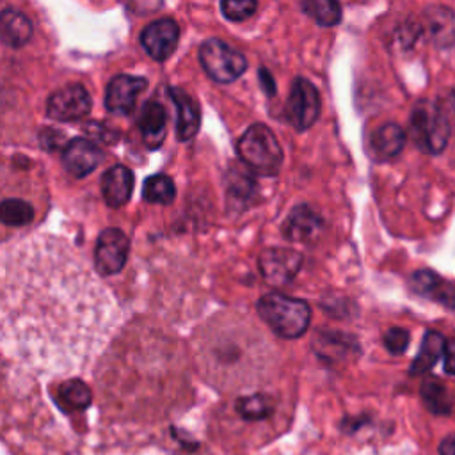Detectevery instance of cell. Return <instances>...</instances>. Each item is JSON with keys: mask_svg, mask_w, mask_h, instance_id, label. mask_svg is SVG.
<instances>
[{"mask_svg": "<svg viewBox=\"0 0 455 455\" xmlns=\"http://www.w3.org/2000/svg\"><path fill=\"white\" fill-rule=\"evenodd\" d=\"M101 162L100 148L84 137H75L68 142L62 153V164L66 171L75 178H84L92 172Z\"/></svg>", "mask_w": 455, "mask_h": 455, "instance_id": "7c38bea8", "label": "cell"}, {"mask_svg": "<svg viewBox=\"0 0 455 455\" xmlns=\"http://www.w3.org/2000/svg\"><path fill=\"white\" fill-rule=\"evenodd\" d=\"M322 217L307 204L295 206L283 222V235L291 242H309L322 231Z\"/></svg>", "mask_w": 455, "mask_h": 455, "instance_id": "9a60e30c", "label": "cell"}, {"mask_svg": "<svg viewBox=\"0 0 455 455\" xmlns=\"http://www.w3.org/2000/svg\"><path fill=\"white\" fill-rule=\"evenodd\" d=\"M409 345V331L403 327H391L386 331L384 334V347L387 348V352L400 355L405 352Z\"/></svg>", "mask_w": 455, "mask_h": 455, "instance_id": "83f0119b", "label": "cell"}, {"mask_svg": "<svg viewBox=\"0 0 455 455\" xmlns=\"http://www.w3.org/2000/svg\"><path fill=\"white\" fill-rule=\"evenodd\" d=\"M32 37V23L30 20L12 7H5L0 12V39L5 46L18 48L28 43Z\"/></svg>", "mask_w": 455, "mask_h": 455, "instance_id": "ac0fdd59", "label": "cell"}, {"mask_svg": "<svg viewBox=\"0 0 455 455\" xmlns=\"http://www.w3.org/2000/svg\"><path fill=\"white\" fill-rule=\"evenodd\" d=\"M117 307L66 240L25 236L2 256V334L36 359H80L112 331Z\"/></svg>", "mask_w": 455, "mask_h": 455, "instance_id": "6da1fadb", "label": "cell"}, {"mask_svg": "<svg viewBox=\"0 0 455 455\" xmlns=\"http://www.w3.org/2000/svg\"><path fill=\"white\" fill-rule=\"evenodd\" d=\"M439 455H455V434L443 439L439 446Z\"/></svg>", "mask_w": 455, "mask_h": 455, "instance_id": "f546056e", "label": "cell"}, {"mask_svg": "<svg viewBox=\"0 0 455 455\" xmlns=\"http://www.w3.org/2000/svg\"><path fill=\"white\" fill-rule=\"evenodd\" d=\"M411 135L427 155H437L444 149L450 135L448 119L434 101L421 100L416 103L411 114Z\"/></svg>", "mask_w": 455, "mask_h": 455, "instance_id": "277c9868", "label": "cell"}, {"mask_svg": "<svg viewBox=\"0 0 455 455\" xmlns=\"http://www.w3.org/2000/svg\"><path fill=\"white\" fill-rule=\"evenodd\" d=\"M133 183H135L133 171L128 169L126 165L117 164L108 167L101 174V181H100L101 196L105 203L112 208H119L124 203H128L133 190Z\"/></svg>", "mask_w": 455, "mask_h": 455, "instance_id": "4fadbf2b", "label": "cell"}, {"mask_svg": "<svg viewBox=\"0 0 455 455\" xmlns=\"http://www.w3.org/2000/svg\"><path fill=\"white\" fill-rule=\"evenodd\" d=\"M444 350H446V339L439 332H435V331L425 332L419 352L411 364V370H409L411 375L427 373L439 361V357L444 354Z\"/></svg>", "mask_w": 455, "mask_h": 455, "instance_id": "44dd1931", "label": "cell"}, {"mask_svg": "<svg viewBox=\"0 0 455 455\" xmlns=\"http://www.w3.org/2000/svg\"><path fill=\"white\" fill-rule=\"evenodd\" d=\"M302 265V254L291 247H268L258 258V268L263 279L272 286L290 283Z\"/></svg>", "mask_w": 455, "mask_h": 455, "instance_id": "ba28073f", "label": "cell"}, {"mask_svg": "<svg viewBox=\"0 0 455 455\" xmlns=\"http://www.w3.org/2000/svg\"><path fill=\"white\" fill-rule=\"evenodd\" d=\"M236 153L252 172L261 176H275L284 156L274 132L263 123H256L243 132L236 142Z\"/></svg>", "mask_w": 455, "mask_h": 455, "instance_id": "3957f363", "label": "cell"}, {"mask_svg": "<svg viewBox=\"0 0 455 455\" xmlns=\"http://www.w3.org/2000/svg\"><path fill=\"white\" fill-rule=\"evenodd\" d=\"M256 311L259 318L284 339L300 338L307 331L311 320V309L306 300L277 291L265 293L258 300Z\"/></svg>", "mask_w": 455, "mask_h": 455, "instance_id": "7a4b0ae2", "label": "cell"}, {"mask_svg": "<svg viewBox=\"0 0 455 455\" xmlns=\"http://www.w3.org/2000/svg\"><path fill=\"white\" fill-rule=\"evenodd\" d=\"M300 9L322 27H332L341 21V7L334 0H304Z\"/></svg>", "mask_w": 455, "mask_h": 455, "instance_id": "d4e9b609", "label": "cell"}, {"mask_svg": "<svg viewBox=\"0 0 455 455\" xmlns=\"http://www.w3.org/2000/svg\"><path fill=\"white\" fill-rule=\"evenodd\" d=\"M146 78L133 75L114 76L105 91V107L108 112L117 116H128L133 112L137 96L146 87Z\"/></svg>", "mask_w": 455, "mask_h": 455, "instance_id": "8fae6325", "label": "cell"}, {"mask_svg": "<svg viewBox=\"0 0 455 455\" xmlns=\"http://www.w3.org/2000/svg\"><path fill=\"white\" fill-rule=\"evenodd\" d=\"M444 370L446 373L455 375V339L446 343V350H444Z\"/></svg>", "mask_w": 455, "mask_h": 455, "instance_id": "f1b7e54d", "label": "cell"}, {"mask_svg": "<svg viewBox=\"0 0 455 455\" xmlns=\"http://www.w3.org/2000/svg\"><path fill=\"white\" fill-rule=\"evenodd\" d=\"M421 398L434 414H448L453 407V396L439 379H427L423 382Z\"/></svg>", "mask_w": 455, "mask_h": 455, "instance_id": "7402d4cb", "label": "cell"}, {"mask_svg": "<svg viewBox=\"0 0 455 455\" xmlns=\"http://www.w3.org/2000/svg\"><path fill=\"white\" fill-rule=\"evenodd\" d=\"M92 101L87 89L80 84H71L57 89L46 101V114L55 121H78L91 112Z\"/></svg>", "mask_w": 455, "mask_h": 455, "instance_id": "9c48e42d", "label": "cell"}, {"mask_svg": "<svg viewBox=\"0 0 455 455\" xmlns=\"http://www.w3.org/2000/svg\"><path fill=\"white\" fill-rule=\"evenodd\" d=\"M411 286L416 293L430 297L448 307H455V284L444 281L430 270H418L411 277Z\"/></svg>", "mask_w": 455, "mask_h": 455, "instance_id": "e0dca14e", "label": "cell"}, {"mask_svg": "<svg viewBox=\"0 0 455 455\" xmlns=\"http://www.w3.org/2000/svg\"><path fill=\"white\" fill-rule=\"evenodd\" d=\"M258 9L254 0H222L220 11L229 21H242L251 18Z\"/></svg>", "mask_w": 455, "mask_h": 455, "instance_id": "4316f807", "label": "cell"}, {"mask_svg": "<svg viewBox=\"0 0 455 455\" xmlns=\"http://www.w3.org/2000/svg\"><path fill=\"white\" fill-rule=\"evenodd\" d=\"M176 196L174 181L167 174H151L144 180L142 199L156 204H171Z\"/></svg>", "mask_w": 455, "mask_h": 455, "instance_id": "603a6c76", "label": "cell"}, {"mask_svg": "<svg viewBox=\"0 0 455 455\" xmlns=\"http://www.w3.org/2000/svg\"><path fill=\"white\" fill-rule=\"evenodd\" d=\"M130 251L128 236L119 228H105L96 240L94 268L100 275H114L123 270Z\"/></svg>", "mask_w": 455, "mask_h": 455, "instance_id": "52a82bcc", "label": "cell"}, {"mask_svg": "<svg viewBox=\"0 0 455 455\" xmlns=\"http://www.w3.org/2000/svg\"><path fill=\"white\" fill-rule=\"evenodd\" d=\"M403 144H405V132L395 123H386L370 135L371 153L380 160L396 156L402 151Z\"/></svg>", "mask_w": 455, "mask_h": 455, "instance_id": "d6986e66", "label": "cell"}, {"mask_svg": "<svg viewBox=\"0 0 455 455\" xmlns=\"http://www.w3.org/2000/svg\"><path fill=\"white\" fill-rule=\"evenodd\" d=\"M180 41V27L172 18H160L146 25L140 32V44L148 55L158 62L169 59Z\"/></svg>", "mask_w": 455, "mask_h": 455, "instance_id": "30bf717a", "label": "cell"}, {"mask_svg": "<svg viewBox=\"0 0 455 455\" xmlns=\"http://www.w3.org/2000/svg\"><path fill=\"white\" fill-rule=\"evenodd\" d=\"M235 411L238 412V416H242L247 421H259L272 414L274 405L270 396L263 393H254V395L238 398L235 402Z\"/></svg>", "mask_w": 455, "mask_h": 455, "instance_id": "cb8c5ba5", "label": "cell"}, {"mask_svg": "<svg viewBox=\"0 0 455 455\" xmlns=\"http://www.w3.org/2000/svg\"><path fill=\"white\" fill-rule=\"evenodd\" d=\"M320 94L318 89L307 78H295L288 103H286V119L299 132H304L315 124L320 114Z\"/></svg>", "mask_w": 455, "mask_h": 455, "instance_id": "8992f818", "label": "cell"}, {"mask_svg": "<svg viewBox=\"0 0 455 455\" xmlns=\"http://www.w3.org/2000/svg\"><path fill=\"white\" fill-rule=\"evenodd\" d=\"M139 130L144 144L149 149L160 148L167 133V110L156 100H148L142 105V112L139 117Z\"/></svg>", "mask_w": 455, "mask_h": 455, "instance_id": "2e32d148", "label": "cell"}, {"mask_svg": "<svg viewBox=\"0 0 455 455\" xmlns=\"http://www.w3.org/2000/svg\"><path fill=\"white\" fill-rule=\"evenodd\" d=\"M167 94L171 96V100L176 105L178 110V119H176V137L180 142H187L190 139L196 137L197 130H199V123H201V116H199V105L196 103V100L181 87H169Z\"/></svg>", "mask_w": 455, "mask_h": 455, "instance_id": "5bb4252c", "label": "cell"}, {"mask_svg": "<svg viewBox=\"0 0 455 455\" xmlns=\"http://www.w3.org/2000/svg\"><path fill=\"white\" fill-rule=\"evenodd\" d=\"M57 405L64 412H76L85 411L92 402V393L89 386L80 379H71L62 382L57 387Z\"/></svg>", "mask_w": 455, "mask_h": 455, "instance_id": "ffe728a7", "label": "cell"}, {"mask_svg": "<svg viewBox=\"0 0 455 455\" xmlns=\"http://www.w3.org/2000/svg\"><path fill=\"white\" fill-rule=\"evenodd\" d=\"M0 219L5 226L21 228L32 222L34 208L30 203L16 197H7L0 204Z\"/></svg>", "mask_w": 455, "mask_h": 455, "instance_id": "484cf974", "label": "cell"}, {"mask_svg": "<svg viewBox=\"0 0 455 455\" xmlns=\"http://www.w3.org/2000/svg\"><path fill=\"white\" fill-rule=\"evenodd\" d=\"M199 62L206 75L217 84L235 82L247 69L245 55L215 37L206 39L199 46Z\"/></svg>", "mask_w": 455, "mask_h": 455, "instance_id": "5b68a950", "label": "cell"}]
</instances>
